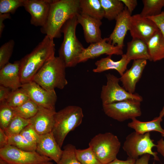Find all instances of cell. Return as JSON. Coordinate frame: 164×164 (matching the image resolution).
Wrapping results in <instances>:
<instances>
[{"label": "cell", "instance_id": "6da1fadb", "mask_svg": "<svg viewBox=\"0 0 164 164\" xmlns=\"http://www.w3.org/2000/svg\"><path fill=\"white\" fill-rule=\"evenodd\" d=\"M80 13V0H52L47 21L41 27V32L53 39L60 38L65 23Z\"/></svg>", "mask_w": 164, "mask_h": 164}, {"label": "cell", "instance_id": "7a4b0ae2", "mask_svg": "<svg viewBox=\"0 0 164 164\" xmlns=\"http://www.w3.org/2000/svg\"><path fill=\"white\" fill-rule=\"evenodd\" d=\"M53 39L45 36L43 39L20 61L22 84L32 81L37 73L48 61L55 56Z\"/></svg>", "mask_w": 164, "mask_h": 164}, {"label": "cell", "instance_id": "3957f363", "mask_svg": "<svg viewBox=\"0 0 164 164\" xmlns=\"http://www.w3.org/2000/svg\"><path fill=\"white\" fill-rule=\"evenodd\" d=\"M78 24L75 16L68 20L61 28L63 39L59 50V56L66 68L74 67L79 63V56L85 49L76 36Z\"/></svg>", "mask_w": 164, "mask_h": 164}, {"label": "cell", "instance_id": "277c9868", "mask_svg": "<svg viewBox=\"0 0 164 164\" xmlns=\"http://www.w3.org/2000/svg\"><path fill=\"white\" fill-rule=\"evenodd\" d=\"M66 67L61 59L55 56L47 62L34 77L32 81L49 91L63 89L68 84Z\"/></svg>", "mask_w": 164, "mask_h": 164}, {"label": "cell", "instance_id": "5b68a950", "mask_svg": "<svg viewBox=\"0 0 164 164\" xmlns=\"http://www.w3.org/2000/svg\"><path fill=\"white\" fill-rule=\"evenodd\" d=\"M83 117L81 108L75 105L68 106L56 112L52 133L60 147L68 133L81 123Z\"/></svg>", "mask_w": 164, "mask_h": 164}, {"label": "cell", "instance_id": "8992f818", "mask_svg": "<svg viewBox=\"0 0 164 164\" xmlns=\"http://www.w3.org/2000/svg\"><path fill=\"white\" fill-rule=\"evenodd\" d=\"M89 145L100 161L103 164H108L117 158L121 143L116 135L106 132L95 135Z\"/></svg>", "mask_w": 164, "mask_h": 164}, {"label": "cell", "instance_id": "52a82bcc", "mask_svg": "<svg viewBox=\"0 0 164 164\" xmlns=\"http://www.w3.org/2000/svg\"><path fill=\"white\" fill-rule=\"evenodd\" d=\"M153 142L149 132L140 134L135 131L126 137L122 148L129 158L136 160L139 156L148 154L153 156L155 160L159 161L157 153L152 151L156 146Z\"/></svg>", "mask_w": 164, "mask_h": 164}, {"label": "cell", "instance_id": "ba28073f", "mask_svg": "<svg viewBox=\"0 0 164 164\" xmlns=\"http://www.w3.org/2000/svg\"><path fill=\"white\" fill-rule=\"evenodd\" d=\"M106 84L103 85L100 97L102 105H106L129 99H134L141 102L142 97L138 94H131L119 84V78L108 73L106 75Z\"/></svg>", "mask_w": 164, "mask_h": 164}, {"label": "cell", "instance_id": "9c48e42d", "mask_svg": "<svg viewBox=\"0 0 164 164\" xmlns=\"http://www.w3.org/2000/svg\"><path fill=\"white\" fill-rule=\"evenodd\" d=\"M141 102L136 99H127L102 105L104 113L109 117L122 122L141 115Z\"/></svg>", "mask_w": 164, "mask_h": 164}, {"label": "cell", "instance_id": "30bf717a", "mask_svg": "<svg viewBox=\"0 0 164 164\" xmlns=\"http://www.w3.org/2000/svg\"><path fill=\"white\" fill-rule=\"evenodd\" d=\"M0 157L9 164H38L52 160L36 151H27L8 145L0 149Z\"/></svg>", "mask_w": 164, "mask_h": 164}, {"label": "cell", "instance_id": "8fae6325", "mask_svg": "<svg viewBox=\"0 0 164 164\" xmlns=\"http://www.w3.org/2000/svg\"><path fill=\"white\" fill-rule=\"evenodd\" d=\"M21 87L26 92L30 99L39 106L56 111L57 96L55 90H46L33 81L22 84Z\"/></svg>", "mask_w": 164, "mask_h": 164}, {"label": "cell", "instance_id": "7c38bea8", "mask_svg": "<svg viewBox=\"0 0 164 164\" xmlns=\"http://www.w3.org/2000/svg\"><path fill=\"white\" fill-rule=\"evenodd\" d=\"M159 30L154 22L149 18L139 14L131 16L129 31L132 39H139L146 43Z\"/></svg>", "mask_w": 164, "mask_h": 164}, {"label": "cell", "instance_id": "4fadbf2b", "mask_svg": "<svg viewBox=\"0 0 164 164\" xmlns=\"http://www.w3.org/2000/svg\"><path fill=\"white\" fill-rule=\"evenodd\" d=\"M108 38H104L101 40L90 45L84 49L80 55L79 63L86 61L89 59L97 57L105 54L108 56L113 55H122V49L116 45L108 43Z\"/></svg>", "mask_w": 164, "mask_h": 164}, {"label": "cell", "instance_id": "5bb4252c", "mask_svg": "<svg viewBox=\"0 0 164 164\" xmlns=\"http://www.w3.org/2000/svg\"><path fill=\"white\" fill-rule=\"evenodd\" d=\"M52 0H25L23 7L31 15L30 22L43 27L47 21Z\"/></svg>", "mask_w": 164, "mask_h": 164}, {"label": "cell", "instance_id": "9a60e30c", "mask_svg": "<svg viewBox=\"0 0 164 164\" xmlns=\"http://www.w3.org/2000/svg\"><path fill=\"white\" fill-rule=\"evenodd\" d=\"M131 15L125 6L123 11L115 19L114 29L109 36L108 42L116 45L122 49L124 46V40L127 32L129 30L130 20Z\"/></svg>", "mask_w": 164, "mask_h": 164}, {"label": "cell", "instance_id": "2e32d148", "mask_svg": "<svg viewBox=\"0 0 164 164\" xmlns=\"http://www.w3.org/2000/svg\"><path fill=\"white\" fill-rule=\"evenodd\" d=\"M56 111L39 106L36 115L30 119L31 124L40 135L52 132L54 123Z\"/></svg>", "mask_w": 164, "mask_h": 164}, {"label": "cell", "instance_id": "e0dca14e", "mask_svg": "<svg viewBox=\"0 0 164 164\" xmlns=\"http://www.w3.org/2000/svg\"><path fill=\"white\" fill-rule=\"evenodd\" d=\"M36 151L41 155L50 158L57 164L63 153V150L57 143L52 132L40 135L36 144Z\"/></svg>", "mask_w": 164, "mask_h": 164}, {"label": "cell", "instance_id": "ac0fdd59", "mask_svg": "<svg viewBox=\"0 0 164 164\" xmlns=\"http://www.w3.org/2000/svg\"><path fill=\"white\" fill-rule=\"evenodd\" d=\"M147 64V60L139 59L133 60L131 68L119 78L123 87L128 92L134 94L137 83L141 78Z\"/></svg>", "mask_w": 164, "mask_h": 164}, {"label": "cell", "instance_id": "d6986e66", "mask_svg": "<svg viewBox=\"0 0 164 164\" xmlns=\"http://www.w3.org/2000/svg\"><path fill=\"white\" fill-rule=\"evenodd\" d=\"M77 17L78 23L82 27L84 39L87 43H94L102 39L100 29L102 24L101 20L80 13Z\"/></svg>", "mask_w": 164, "mask_h": 164}, {"label": "cell", "instance_id": "ffe728a7", "mask_svg": "<svg viewBox=\"0 0 164 164\" xmlns=\"http://www.w3.org/2000/svg\"><path fill=\"white\" fill-rule=\"evenodd\" d=\"M20 60L9 62L0 69V85L14 90L21 87Z\"/></svg>", "mask_w": 164, "mask_h": 164}, {"label": "cell", "instance_id": "44dd1931", "mask_svg": "<svg viewBox=\"0 0 164 164\" xmlns=\"http://www.w3.org/2000/svg\"><path fill=\"white\" fill-rule=\"evenodd\" d=\"M111 56L103 58L96 61L95 65L96 67L93 70L94 73H101L110 70H117L121 76L127 69L128 64L130 62L125 54L121 55V58L118 61H113L111 58Z\"/></svg>", "mask_w": 164, "mask_h": 164}, {"label": "cell", "instance_id": "7402d4cb", "mask_svg": "<svg viewBox=\"0 0 164 164\" xmlns=\"http://www.w3.org/2000/svg\"><path fill=\"white\" fill-rule=\"evenodd\" d=\"M125 54L130 61L139 59L151 61L146 43L139 39H132L131 41L127 43Z\"/></svg>", "mask_w": 164, "mask_h": 164}, {"label": "cell", "instance_id": "603a6c76", "mask_svg": "<svg viewBox=\"0 0 164 164\" xmlns=\"http://www.w3.org/2000/svg\"><path fill=\"white\" fill-rule=\"evenodd\" d=\"M131 122L128 124V127L134 129L135 132L140 134L152 131H156L160 133L164 137V129L161 125L162 118L159 116L154 118L152 120L148 121L142 122L138 120L136 118L132 119Z\"/></svg>", "mask_w": 164, "mask_h": 164}, {"label": "cell", "instance_id": "cb8c5ba5", "mask_svg": "<svg viewBox=\"0 0 164 164\" xmlns=\"http://www.w3.org/2000/svg\"><path fill=\"white\" fill-rule=\"evenodd\" d=\"M151 61L156 62L164 59V37L159 30L146 43Z\"/></svg>", "mask_w": 164, "mask_h": 164}, {"label": "cell", "instance_id": "d4e9b609", "mask_svg": "<svg viewBox=\"0 0 164 164\" xmlns=\"http://www.w3.org/2000/svg\"><path fill=\"white\" fill-rule=\"evenodd\" d=\"M80 13L101 20L104 13L100 0H80Z\"/></svg>", "mask_w": 164, "mask_h": 164}, {"label": "cell", "instance_id": "484cf974", "mask_svg": "<svg viewBox=\"0 0 164 164\" xmlns=\"http://www.w3.org/2000/svg\"><path fill=\"white\" fill-rule=\"evenodd\" d=\"M100 1L104 11V17L109 21L115 19L125 8L121 0Z\"/></svg>", "mask_w": 164, "mask_h": 164}, {"label": "cell", "instance_id": "4316f807", "mask_svg": "<svg viewBox=\"0 0 164 164\" xmlns=\"http://www.w3.org/2000/svg\"><path fill=\"white\" fill-rule=\"evenodd\" d=\"M142 2L143 7L139 14L146 18L159 15L164 7V0H143Z\"/></svg>", "mask_w": 164, "mask_h": 164}, {"label": "cell", "instance_id": "83f0119b", "mask_svg": "<svg viewBox=\"0 0 164 164\" xmlns=\"http://www.w3.org/2000/svg\"><path fill=\"white\" fill-rule=\"evenodd\" d=\"M12 108L15 116H18L26 119H30L36 114L38 111L39 106L30 99L21 105Z\"/></svg>", "mask_w": 164, "mask_h": 164}, {"label": "cell", "instance_id": "f1b7e54d", "mask_svg": "<svg viewBox=\"0 0 164 164\" xmlns=\"http://www.w3.org/2000/svg\"><path fill=\"white\" fill-rule=\"evenodd\" d=\"M29 124L30 119H26L18 116H15L4 131L8 136L19 134Z\"/></svg>", "mask_w": 164, "mask_h": 164}, {"label": "cell", "instance_id": "f546056e", "mask_svg": "<svg viewBox=\"0 0 164 164\" xmlns=\"http://www.w3.org/2000/svg\"><path fill=\"white\" fill-rule=\"evenodd\" d=\"M29 100L26 92L21 87L12 91L6 103L10 107L14 108L21 105Z\"/></svg>", "mask_w": 164, "mask_h": 164}, {"label": "cell", "instance_id": "4dcf8cb0", "mask_svg": "<svg viewBox=\"0 0 164 164\" xmlns=\"http://www.w3.org/2000/svg\"><path fill=\"white\" fill-rule=\"evenodd\" d=\"M8 145L27 151H36V145L27 141L20 134L8 136Z\"/></svg>", "mask_w": 164, "mask_h": 164}, {"label": "cell", "instance_id": "1f68e13d", "mask_svg": "<svg viewBox=\"0 0 164 164\" xmlns=\"http://www.w3.org/2000/svg\"><path fill=\"white\" fill-rule=\"evenodd\" d=\"M75 154L77 159L81 164H103L89 147L83 149H76Z\"/></svg>", "mask_w": 164, "mask_h": 164}, {"label": "cell", "instance_id": "d6a6232c", "mask_svg": "<svg viewBox=\"0 0 164 164\" xmlns=\"http://www.w3.org/2000/svg\"><path fill=\"white\" fill-rule=\"evenodd\" d=\"M15 116L13 108L6 102L0 103V128L5 130Z\"/></svg>", "mask_w": 164, "mask_h": 164}, {"label": "cell", "instance_id": "836d02e7", "mask_svg": "<svg viewBox=\"0 0 164 164\" xmlns=\"http://www.w3.org/2000/svg\"><path fill=\"white\" fill-rule=\"evenodd\" d=\"M75 146L71 144L65 146L61 157L57 164H81L75 154Z\"/></svg>", "mask_w": 164, "mask_h": 164}, {"label": "cell", "instance_id": "e575fe53", "mask_svg": "<svg viewBox=\"0 0 164 164\" xmlns=\"http://www.w3.org/2000/svg\"><path fill=\"white\" fill-rule=\"evenodd\" d=\"M15 42L11 39L0 47V69L9 63L13 51Z\"/></svg>", "mask_w": 164, "mask_h": 164}, {"label": "cell", "instance_id": "d590c367", "mask_svg": "<svg viewBox=\"0 0 164 164\" xmlns=\"http://www.w3.org/2000/svg\"><path fill=\"white\" fill-rule=\"evenodd\" d=\"M25 0H0V14L14 13L19 7L23 6Z\"/></svg>", "mask_w": 164, "mask_h": 164}, {"label": "cell", "instance_id": "8d00e7d4", "mask_svg": "<svg viewBox=\"0 0 164 164\" xmlns=\"http://www.w3.org/2000/svg\"><path fill=\"white\" fill-rule=\"evenodd\" d=\"M20 134L29 142L35 145H36L40 138V135L30 124L26 126Z\"/></svg>", "mask_w": 164, "mask_h": 164}, {"label": "cell", "instance_id": "74e56055", "mask_svg": "<svg viewBox=\"0 0 164 164\" xmlns=\"http://www.w3.org/2000/svg\"><path fill=\"white\" fill-rule=\"evenodd\" d=\"M151 19L156 24L164 37V12L162 11L157 16L148 18Z\"/></svg>", "mask_w": 164, "mask_h": 164}, {"label": "cell", "instance_id": "f35d334b", "mask_svg": "<svg viewBox=\"0 0 164 164\" xmlns=\"http://www.w3.org/2000/svg\"><path fill=\"white\" fill-rule=\"evenodd\" d=\"M12 91L9 87L0 85V103L6 102Z\"/></svg>", "mask_w": 164, "mask_h": 164}, {"label": "cell", "instance_id": "ab89813d", "mask_svg": "<svg viewBox=\"0 0 164 164\" xmlns=\"http://www.w3.org/2000/svg\"><path fill=\"white\" fill-rule=\"evenodd\" d=\"M128 11L131 15L132 12L137 5V1L136 0H121Z\"/></svg>", "mask_w": 164, "mask_h": 164}, {"label": "cell", "instance_id": "60d3db41", "mask_svg": "<svg viewBox=\"0 0 164 164\" xmlns=\"http://www.w3.org/2000/svg\"><path fill=\"white\" fill-rule=\"evenodd\" d=\"M8 136L4 130L0 128V149L8 145Z\"/></svg>", "mask_w": 164, "mask_h": 164}, {"label": "cell", "instance_id": "b9f144b4", "mask_svg": "<svg viewBox=\"0 0 164 164\" xmlns=\"http://www.w3.org/2000/svg\"><path fill=\"white\" fill-rule=\"evenodd\" d=\"M10 14H0V37L1 38L5 28L4 22L7 19H10Z\"/></svg>", "mask_w": 164, "mask_h": 164}, {"label": "cell", "instance_id": "7bdbcfd3", "mask_svg": "<svg viewBox=\"0 0 164 164\" xmlns=\"http://www.w3.org/2000/svg\"><path fill=\"white\" fill-rule=\"evenodd\" d=\"M136 160L135 159L129 157L125 161L121 160L116 158L108 164H135Z\"/></svg>", "mask_w": 164, "mask_h": 164}, {"label": "cell", "instance_id": "ee69618b", "mask_svg": "<svg viewBox=\"0 0 164 164\" xmlns=\"http://www.w3.org/2000/svg\"><path fill=\"white\" fill-rule=\"evenodd\" d=\"M150 156V155L148 154L142 155L136 160L135 164H149Z\"/></svg>", "mask_w": 164, "mask_h": 164}, {"label": "cell", "instance_id": "f6af8a7d", "mask_svg": "<svg viewBox=\"0 0 164 164\" xmlns=\"http://www.w3.org/2000/svg\"><path fill=\"white\" fill-rule=\"evenodd\" d=\"M156 147L158 152L164 157V140L162 138L157 142Z\"/></svg>", "mask_w": 164, "mask_h": 164}, {"label": "cell", "instance_id": "bcb514c9", "mask_svg": "<svg viewBox=\"0 0 164 164\" xmlns=\"http://www.w3.org/2000/svg\"><path fill=\"white\" fill-rule=\"evenodd\" d=\"M159 116L162 118L164 116V106L161 111Z\"/></svg>", "mask_w": 164, "mask_h": 164}, {"label": "cell", "instance_id": "7dc6e473", "mask_svg": "<svg viewBox=\"0 0 164 164\" xmlns=\"http://www.w3.org/2000/svg\"><path fill=\"white\" fill-rule=\"evenodd\" d=\"M0 164H9L5 160L0 157Z\"/></svg>", "mask_w": 164, "mask_h": 164}, {"label": "cell", "instance_id": "c3c4849f", "mask_svg": "<svg viewBox=\"0 0 164 164\" xmlns=\"http://www.w3.org/2000/svg\"><path fill=\"white\" fill-rule=\"evenodd\" d=\"M38 164H53V163L51 161H49Z\"/></svg>", "mask_w": 164, "mask_h": 164}, {"label": "cell", "instance_id": "681fc988", "mask_svg": "<svg viewBox=\"0 0 164 164\" xmlns=\"http://www.w3.org/2000/svg\"></svg>", "mask_w": 164, "mask_h": 164}]
</instances>
